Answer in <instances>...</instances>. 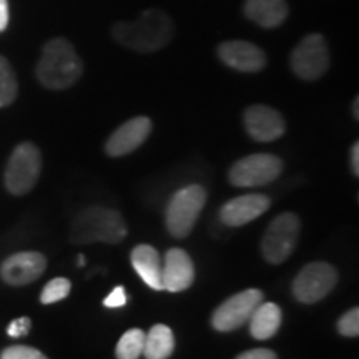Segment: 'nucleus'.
Returning <instances> with one entry per match:
<instances>
[{"label":"nucleus","mask_w":359,"mask_h":359,"mask_svg":"<svg viewBox=\"0 0 359 359\" xmlns=\"http://www.w3.org/2000/svg\"><path fill=\"white\" fill-rule=\"evenodd\" d=\"M175 25L167 12L150 8L132 22H116L111 27L115 42L140 53H151L172 42Z\"/></svg>","instance_id":"1"},{"label":"nucleus","mask_w":359,"mask_h":359,"mask_svg":"<svg viewBox=\"0 0 359 359\" xmlns=\"http://www.w3.org/2000/svg\"><path fill=\"white\" fill-rule=\"evenodd\" d=\"M82 74L83 64L69 40L57 37L45 45L37 64V79L43 87L69 88L79 82Z\"/></svg>","instance_id":"2"},{"label":"nucleus","mask_w":359,"mask_h":359,"mask_svg":"<svg viewBox=\"0 0 359 359\" xmlns=\"http://www.w3.org/2000/svg\"><path fill=\"white\" fill-rule=\"evenodd\" d=\"M127 223L116 210L90 206L77 215L70 228V240L77 245H116L127 236Z\"/></svg>","instance_id":"3"},{"label":"nucleus","mask_w":359,"mask_h":359,"mask_svg":"<svg viewBox=\"0 0 359 359\" xmlns=\"http://www.w3.org/2000/svg\"><path fill=\"white\" fill-rule=\"evenodd\" d=\"M206 203V190L201 185H190L178 190L167 206V230L175 238H185L195 226Z\"/></svg>","instance_id":"4"},{"label":"nucleus","mask_w":359,"mask_h":359,"mask_svg":"<svg viewBox=\"0 0 359 359\" xmlns=\"http://www.w3.org/2000/svg\"><path fill=\"white\" fill-rule=\"evenodd\" d=\"M42 172V155L34 143H20L12 151L6 168V187L12 195H25L37 183Z\"/></svg>","instance_id":"5"},{"label":"nucleus","mask_w":359,"mask_h":359,"mask_svg":"<svg viewBox=\"0 0 359 359\" xmlns=\"http://www.w3.org/2000/svg\"><path fill=\"white\" fill-rule=\"evenodd\" d=\"M302 222L294 213H281L268 224L262 240V253L271 264L288 259L298 245Z\"/></svg>","instance_id":"6"},{"label":"nucleus","mask_w":359,"mask_h":359,"mask_svg":"<svg viewBox=\"0 0 359 359\" xmlns=\"http://www.w3.org/2000/svg\"><path fill=\"white\" fill-rule=\"evenodd\" d=\"M291 69L306 82L321 79L330 69V48L321 34H309L291 53Z\"/></svg>","instance_id":"7"},{"label":"nucleus","mask_w":359,"mask_h":359,"mask_svg":"<svg viewBox=\"0 0 359 359\" xmlns=\"http://www.w3.org/2000/svg\"><path fill=\"white\" fill-rule=\"evenodd\" d=\"M283 172V161L276 155L255 154L238 160L230 170V183L240 188L263 187L275 182Z\"/></svg>","instance_id":"8"},{"label":"nucleus","mask_w":359,"mask_h":359,"mask_svg":"<svg viewBox=\"0 0 359 359\" xmlns=\"http://www.w3.org/2000/svg\"><path fill=\"white\" fill-rule=\"evenodd\" d=\"M338 283V271L330 263H309L304 266L293 283V294L298 302L313 304L321 302L334 290Z\"/></svg>","instance_id":"9"},{"label":"nucleus","mask_w":359,"mask_h":359,"mask_svg":"<svg viewBox=\"0 0 359 359\" xmlns=\"http://www.w3.org/2000/svg\"><path fill=\"white\" fill-rule=\"evenodd\" d=\"M262 303L263 293L259 290H245L241 293L233 294L215 309L212 325L215 330L222 331V333L238 330L250 321L251 314Z\"/></svg>","instance_id":"10"},{"label":"nucleus","mask_w":359,"mask_h":359,"mask_svg":"<svg viewBox=\"0 0 359 359\" xmlns=\"http://www.w3.org/2000/svg\"><path fill=\"white\" fill-rule=\"evenodd\" d=\"M47 268V259L37 251L11 255L0 266V276L11 286H25L39 280Z\"/></svg>","instance_id":"11"},{"label":"nucleus","mask_w":359,"mask_h":359,"mask_svg":"<svg viewBox=\"0 0 359 359\" xmlns=\"http://www.w3.org/2000/svg\"><path fill=\"white\" fill-rule=\"evenodd\" d=\"M246 132L257 142H273L283 137L286 123L281 114L271 107L253 105L243 115Z\"/></svg>","instance_id":"12"},{"label":"nucleus","mask_w":359,"mask_h":359,"mask_svg":"<svg viewBox=\"0 0 359 359\" xmlns=\"http://www.w3.org/2000/svg\"><path fill=\"white\" fill-rule=\"evenodd\" d=\"M218 55L228 67L246 74H255L266 67L264 52L246 40H226L218 47Z\"/></svg>","instance_id":"13"},{"label":"nucleus","mask_w":359,"mask_h":359,"mask_svg":"<svg viewBox=\"0 0 359 359\" xmlns=\"http://www.w3.org/2000/svg\"><path fill=\"white\" fill-rule=\"evenodd\" d=\"M269 206H271V200L266 195L250 193V195H241L226 201L219 212V218L226 226H243L268 212Z\"/></svg>","instance_id":"14"},{"label":"nucleus","mask_w":359,"mask_h":359,"mask_svg":"<svg viewBox=\"0 0 359 359\" xmlns=\"http://www.w3.org/2000/svg\"><path fill=\"white\" fill-rule=\"evenodd\" d=\"M151 132V122L147 116H135L120 125L107 140L105 150L110 156H123L132 154L147 140Z\"/></svg>","instance_id":"15"},{"label":"nucleus","mask_w":359,"mask_h":359,"mask_svg":"<svg viewBox=\"0 0 359 359\" xmlns=\"http://www.w3.org/2000/svg\"><path fill=\"white\" fill-rule=\"evenodd\" d=\"M195 280V266L191 258L182 248H172L167 251L163 262V290L170 293H178L190 288Z\"/></svg>","instance_id":"16"},{"label":"nucleus","mask_w":359,"mask_h":359,"mask_svg":"<svg viewBox=\"0 0 359 359\" xmlns=\"http://www.w3.org/2000/svg\"><path fill=\"white\" fill-rule=\"evenodd\" d=\"M132 264L138 276L150 288L156 291L163 290V263L160 253L150 245H138L132 251Z\"/></svg>","instance_id":"17"},{"label":"nucleus","mask_w":359,"mask_h":359,"mask_svg":"<svg viewBox=\"0 0 359 359\" xmlns=\"http://www.w3.org/2000/svg\"><path fill=\"white\" fill-rule=\"evenodd\" d=\"M245 15L263 29H276L288 17L286 0H245Z\"/></svg>","instance_id":"18"},{"label":"nucleus","mask_w":359,"mask_h":359,"mask_svg":"<svg viewBox=\"0 0 359 359\" xmlns=\"http://www.w3.org/2000/svg\"><path fill=\"white\" fill-rule=\"evenodd\" d=\"M283 321L281 308L275 303H262L250 318V333L255 339H269L276 334Z\"/></svg>","instance_id":"19"},{"label":"nucleus","mask_w":359,"mask_h":359,"mask_svg":"<svg viewBox=\"0 0 359 359\" xmlns=\"http://www.w3.org/2000/svg\"><path fill=\"white\" fill-rule=\"evenodd\" d=\"M175 349L173 331L165 325H155L145 334L143 356L147 359H168Z\"/></svg>","instance_id":"20"},{"label":"nucleus","mask_w":359,"mask_h":359,"mask_svg":"<svg viewBox=\"0 0 359 359\" xmlns=\"http://www.w3.org/2000/svg\"><path fill=\"white\" fill-rule=\"evenodd\" d=\"M143 344H145V333L138 327L128 330L116 344V359H140L143 354Z\"/></svg>","instance_id":"21"},{"label":"nucleus","mask_w":359,"mask_h":359,"mask_svg":"<svg viewBox=\"0 0 359 359\" xmlns=\"http://www.w3.org/2000/svg\"><path fill=\"white\" fill-rule=\"evenodd\" d=\"M17 93H19V83H17L15 72L11 62L0 55V109L11 105L17 98Z\"/></svg>","instance_id":"22"},{"label":"nucleus","mask_w":359,"mask_h":359,"mask_svg":"<svg viewBox=\"0 0 359 359\" xmlns=\"http://www.w3.org/2000/svg\"><path fill=\"white\" fill-rule=\"evenodd\" d=\"M72 290V283L67 278H53L45 285L40 294V303L42 304H53L62 302L69 296Z\"/></svg>","instance_id":"23"},{"label":"nucleus","mask_w":359,"mask_h":359,"mask_svg":"<svg viewBox=\"0 0 359 359\" xmlns=\"http://www.w3.org/2000/svg\"><path fill=\"white\" fill-rule=\"evenodd\" d=\"M338 331L346 338H356L359 334V311L358 308L349 309L338 321Z\"/></svg>","instance_id":"24"},{"label":"nucleus","mask_w":359,"mask_h":359,"mask_svg":"<svg viewBox=\"0 0 359 359\" xmlns=\"http://www.w3.org/2000/svg\"><path fill=\"white\" fill-rule=\"evenodd\" d=\"M0 359H48L39 349L30 346H8L0 354Z\"/></svg>","instance_id":"25"},{"label":"nucleus","mask_w":359,"mask_h":359,"mask_svg":"<svg viewBox=\"0 0 359 359\" xmlns=\"http://www.w3.org/2000/svg\"><path fill=\"white\" fill-rule=\"evenodd\" d=\"M30 327H32V321H30V318L27 316L17 318V320H13L11 325H8L7 334L11 336V338H24V336L30 333Z\"/></svg>","instance_id":"26"},{"label":"nucleus","mask_w":359,"mask_h":359,"mask_svg":"<svg viewBox=\"0 0 359 359\" xmlns=\"http://www.w3.org/2000/svg\"><path fill=\"white\" fill-rule=\"evenodd\" d=\"M128 302V294L123 286H116L109 293L105 299H103V306L105 308H122Z\"/></svg>","instance_id":"27"},{"label":"nucleus","mask_w":359,"mask_h":359,"mask_svg":"<svg viewBox=\"0 0 359 359\" xmlns=\"http://www.w3.org/2000/svg\"><path fill=\"white\" fill-rule=\"evenodd\" d=\"M236 359H278V358L271 349L258 348V349H250V351L241 353Z\"/></svg>","instance_id":"28"},{"label":"nucleus","mask_w":359,"mask_h":359,"mask_svg":"<svg viewBox=\"0 0 359 359\" xmlns=\"http://www.w3.org/2000/svg\"><path fill=\"white\" fill-rule=\"evenodd\" d=\"M8 25V0H0V32Z\"/></svg>","instance_id":"29"},{"label":"nucleus","mask_w":359,"mask_h":359,"mask_svg":"<svg viewBox=\"0 0 359 359\" xmlns=\"http://www.w3.org/2000/svg\"><path fill=\"white\" fill-rule=\"evenodd\" d=\"M351 170L358 177L359 175V143L358 142L351 147Z\"/></svg>","instance_id":"30"},{"label":"nucleus","mask_w":359,"mask_h":359,"mask_svg":"<svg viewBox=\"0 0 359 359\" xmlns=\"http://www.w3.org/2000/svg\"><path fill=\"white\" fill-rule=\"evenodd\" d=\"M358 107H359V98L356 97V98H354V105H353V114H354V118H359Z\"/></svg>","instance_id":"31"},{"label":"nucleus","mask_w":359,"mask_h":359,"mask_svg":"<svg viewBox=\"0 0 359 359\" xmlns=\"http://www.w3.org/2000/svg\"><path fill=\"white\" fill-rule=\"evenodd\" d=\"M79 266H85V257H83V255H79Z\"/></svg>","instance_id":"32"}]
</instances>
